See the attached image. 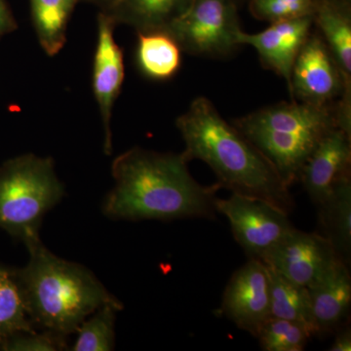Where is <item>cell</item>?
Here are the masks:
<instances>
[{
	"mask_svg": "<svg viewBox=\"0 0 351 351\" xmlns=\"http://www.w3.org/2000/svg\"><path fill=\"white\" fill-rule=\"evenodd\" d=\"M182 154L133 147L113 160L115 186L104 202L106 216L141 221L216 218L221 186L193 179Z\"/></svg>",
	"mask_w": 351,
	"mask_h": 351,
	"instance_id": "obj_1",
	"label": "cell"
},
{
	"mask_svg": "<svg viewBox=\"0 0 351 351\" xmlns=\"http://www.w3.org/2000/svg\"><path fill=\"white\" fill-rule=\"evenodd\" d=\"M188 162L203 161L221 188L269 203L290 215L295 201L276 167L234 125L221 117L209 99L198 97L176 120Z\"/></svg>",
	"mask_w": 351,
	"mask_h": 351,
	"instance_id": "obj_2",
	"label": "cell"
},
{
	"mask_svg": "<svg viewBox=\"0 0 351 351\" xmlns=\"http://www.w3.org/2000/svg\"><path fill=\"white\" fill-rule=\"evenodd\" d=\"M27 249L29 263L16 271L36 329L68 337L100 307L123 308L89 269L57 257L43 242Z\"/></svg>",
	"mask_w": 351,
	"mask_h": 351,
	"instance_id": "obj_3",
	"label": "cell"
},
{
	"mask_svg": "<svg viewBox=\"0 0 351 351\" xmlns=\"http://www.w3.org/2000/svg\"><path fill=\"white\" fill-rule=\"evenodd\" d=\"M64 195L50 157L29 154L6 161L0 167V228L27 248L39 243L44 215Z\"/></svg>",
	"mask_w": 351,
	"mask_h": 351,
	"instance_id": "obj_4",
	"label": "cell"
},
{
	"mask_svg": "<svg viewBox=\"0 0 351 351\" xmlns=\"http://www.w3.org/2000/svg\"><path fill=\"white\" fill-rule=\"evenodd\" d=\"M242 31L232 0H193L165 29L182 51L195 56L226 57L240 47Z\"/></svg>",
	"mask_w": 351,
	"mask_h": 351,
	"instance_id": "obj_5",
	"label": "cell"
},
{
	"mask_svg": "<svg viewBox=\"0 0 351 351\" xmlns=\"http://www.w3.org/2000/svg\"><path fill=\"white\" fill-rule=\"evenodd\" d=\"M215 205L230 221L235 241L248 258L262 262L295 228L288 214L265 201L232 193L217 197Z\"/></svg>",
	"mask_w": 351,
	"mask_h": 351,
	"instance_id": "obj_6",
	"label": "cell"
},
{
	"mask_svg": "<svg viewBox=\"0 0 351 351\" xmlns=\"http://www.w3.org/2000/svg\"><path fill=\"white\" fill-rule=\"evenodd\" d=\"M289 90L294 101L351 108V91L319 32H311L295 58Z\"/></svg>",
	"mask_w": 351,
	"mask_h": 351,
	"instance_id": "obj_7",
	"label": "cell"
},
{
	"mask_svg": "<svg viewBox=\"0 0 351 351\" xmlns=\"http://www.w3.org/2000/svg\"><path fill=\"white\" fill-rule=\"evenodd\" d=\"M339 260L332 245L319 233L295 228L262 263L291 282L309 288Z\"/></svg>",
	"mask_w": 351,
	"mask_h": 351,
	"instance_id": "obj_8",
	"label": "cell"
},
{
	"mask_svg": "<svg viewBox=\"0 0 351 351\" xmlns=\"http://www.w3.org/2000/svg\"><path fill=\"white\" fill-rule=\"evenodd\" d=\"M221 314L239 329L257 336L270 313V278L265 263L255 258L230 277L221 299Z\"/></svg>",
	"mask_w": 351,
	"mask_h": 351,
	"instance_id": "obj_9",
	"label": "cell"
},
{
	"mask_svg": "<svg viewBox=\"0 0 351 351\" xmlns=\"http://www.w3.org/2000/svg\"><path fill=\"white\" fill-rule=\"evenodd\" d=\"M98 38L93 62V92L103 122L104 152H112V117L113 106L124 82L123 51L114 38L117 23L107 13L98 15Z\"/></svg>",
	"mask_w": 351,
	"mask_h": 351,
	"instance_id": "obj_10",
	"label": "cell"
},
{
	"mask_svg": "<svg viewBox=\"0 0 351 351\" xmlns=\"http://www.w3.org/2000/svg\"><path fill=\"white\" fill-rule=\"evenodd\" d=\"M313 15L271 23L265 31L247 34L240 31V45H249L257 51L265 68L282 76L291 84V73L295 58L313 32Z\"/></svg>",
	"mask_w": 351,
	"mask_h": 351,
	"instance_id": "obj_11",
	"label": "cell"
},
{
	"mask_svg": "<svg viewBox=\"0 0 351 351\" xmlns=\"http://www.w3.org/2000/svg\"><path fill=\"white\" fill-rule=\"evenodd\" d=\"M351 135L339 127L327 132L302 167L299 182L315 206L350 175Z\"/></svg>",
	"mask_w": 351,
	"mask_h": 351,
	"instance_id": "obj_12",
	"label": "cell"
},
{
	"mask_svg": "<svg viewBox=\"0 0 351 351\" xmlns=\"http://www.w3.org/2000/svg\"><path fill=\"white\" fill-rule=\"evenodd\" d=\"M237 127H256L280 133L323 136L338 127V104L318 106L304 101L280 103L235 119Z\"/></svg>",
	"mask_w": 351,
	"mask_h": 351,
	"instance_id": "obj_13",
	"label": "cell"
},
{
	"mask_svg": "<svg viewBox=\"0 0 351 351\" xmlns=\"http://www.w3.org/2000/svg\"><path fill=\"white\" fill-rule=\"evenodd\" d=\"M350 267L337 261L326 274L308 288L318 335L339 329L351 304Z\"/></svg>",
	"mask_w": 351,
	"mask_h": 351,
	"instance_id": "obj_14",
	"label": "cell"
},
{
	"mask_svg": "<svg viewBox=\"0 0 351 351\" xmlns=\"http://www.w3.org/2000/svg\"><path fill=\"white\" fill-rule=\"evenodd\" d=\"M316 209L318 221L316 232L332 245L338 257L350 267L351 175L343 178Z\"/></svg>",
	"mask_w": 351,
	"mask_h": 351,
	"instance_id": "obj_15",
	"label": "cell"
},
{
	"mask_svg": "<svg viewBox=\"0 0 351 351\" xmlns=\"http://www.w3.org/2000/svg\"><path fill=\"white\" fill-rule=\"evenodd\" d=\"M193 0H119L107 14L137 32L165 31ZM106 13V12H104Z\"/></svg>",
	"mask_w": 351,
	"mask_h": 351,
	"instance_id": "obj_16",
	"label": "cell"
},
{
	"mask_svg": "<svg viewBox=\"0 0 351 351\" xmlns=\"http://www.w3.org/2000/svg\"><path fill=\"white\" fill-rule=\"evenodd\" d=\"M313 24L338 64L346 86L351 91V10L324 0H314Z\"/></svg>",
	"mask_w": 351,
	"mask_h": 351,
	"instance_id": "obj_17",
	"label": "cell"
},
{
	"mask_svg": "<svg viewBox=\"0 0 351 351\" xmlns=\"http://www.w3.org/2000/svg\"><path fill=\"white\" fill-rule=\"evenodd\" d=\"M270 313L272 317L298 323L311 336H317L308 288L291 282L269 269Z\"/></svg>",
	"mask_w": 351,
	"mask_h": 351,
	"instance_id": "obj_18",
	"label": "cell"
},
{
	"mask_svg": "<svg viewBox=\"0 0 351 351\" xmlns=\"http://www.w3.org/2000/svg\"><path fill=\"white\" fill-rule=\"evenodd\" d=\"M138 68L156 80H167L179 71L182 49L177 41L165 31L137 32Z\"/></svg>",
	"mask_w": 351,
	"mask_h": 351,
	"instance_id": "obj_19",
	"label": "cell"
},
{
	"mask_svg": "<svg viewBox=\"0 0 351 351\" xmlns=\"http://www.w3.org/2000/svg\"><path fill=\"white\" fill-rule=\"evenodd\" d=\"M80 0H29L32 24L44 52L54 57L66 43L69 18Z\"/></svg>",
	"mask_w": 351,
	"mask_h": 351,
	"instance_id": "obj_20",
	"label": "cell"
},
{
	"mask_svg": "<svg viewBox=\"0 0 351 351\" xmlns=\"http://www.w3.org/2000/svg\"><path fill=\"white\" fill-rule=\"evenodd\" d=\"M36 331L17 271L0 265V343L18 332Z\"/></svg>",
	"mask_w": 351,
	"mask_h": 351,
	"instance_id": "obj_21",
	"label": "cell"
},
{
	"mask_svg": "<svg viewBox=\"0 0 351 351\" xmlns=\"http://www.w3.org/2000/svg\"><path fill=\"white\" fill-rule=\"evenodd\" d=\"M119 309L107 304L97 309L89 320L78 327L77 338L71 348L73 351H108L114 348L115 313Z\"/></svg>",
	"mask_w": 351,
	"mask_h": 351,
	"instance_id": "obj_22",
	"label": "cell"
},
{
	"mask_svg": "<svg viewBox=\"0 0 351 351\" xmlns=\"http://www.w3.org/2000/svg\"><path fill=\"white\" fill-rule=\"evenodd\" d=\"M256 338L265 351H302L313 336L298 323L271 316Z\"/></svg>",
	"mask_w": 351,
	"mask_h": 351,
	"instance_id": "obj_23",
	"label": "cell"
},
{
	"mask_svg": "<svg viewBox=\"0 0 351 351\" xmlns=\"http://www.w3.org/2000/svg\"><path fill=\"white\" fill-rule=\"evenodd\" d=\"M314 0H251L250 11L258 20L271 23L313 15Z\"/></svg>",
	"mask_w": 351,
	"mask_h": 351,
	"instance_id": "obj_24",
	"label": "cell"
},
{
	"mask_svg": "<svg viewBox=\"0 0 351 351\" xmlns=\"http://www.w3.org/2000/svg\"><path fill=\"white\" fill-rule=\"evenodd\" d=\"M66 348V336L45 330L43 332H18L0 343L1 350L56 351Z\"/></svg>",
	"mask_w": 351,
	"mask_h": 351,
	"instance_id": "obj_25",
	"label": "cell"
},
{
	"mask_svg": "<svg viewBox=\"0 0 351 351\" xmlns=\"http://www.w3.org/2000/svg\"><path fill=\"white\" fill-rule=\"evenodd\" d=\"M17 29V23L9 10L5 0H0V38Z\"/></svg>",
	"mask_w": 351,
	"mask_h": 351,
	"instance_id": "obj_26",
	"label": "cell"
},
{
	"mask_svg": "<svg viewBox=\"0 0 351 351\" xmlns=\"http://www.w3.org/2000/svg\"><path fill=\"white\" fill-rule=\"evenodd\" d=\"M334 343L330 346L331 351H350L351 350V330L350 326L339 328Z\"/></svg>",
	"mask_w": 351,
	"mask_h": 351,
	"instance_id": "obj_27",
	"label": "cell"
},
{
	"mask_svg": "<svg viewBox=\"0 0 351 351\" xmlns=\"http://www.w3.org/2000/svg\"><path fill=\"white\" fill-rule=\"evenodd\" d=\"M86 1L91 2V3L96 4V5L101 7V12L107 13L108 11L112 10V7L117 4L119 0H86Z\"/></svg>",
	"mask_w": 351,
	"mask_h": 351,
	"instance_id": "obj_28",
	"label": "cell"
},
{
	"mask_svg": "<svg viewBox=\"0 0 351 351\" xmlns=\"http://www.w3.org/2000/svg\"><path fill=\"white\" fill-rule=\"evenodd\" d=\"M324 1L330 2L334 5L341 7V8L351 10V0H324Z\"/></svg>",
	"mask_w": 351,
	"mask_h": 351,
	"instance_id": "obj_29",
	"label": "cell"
}]
</instances>
